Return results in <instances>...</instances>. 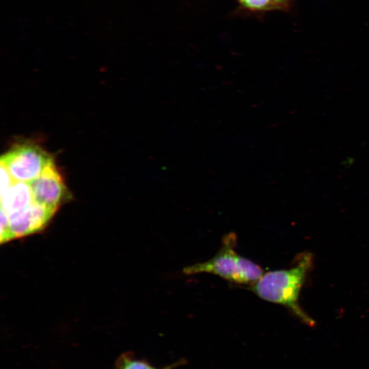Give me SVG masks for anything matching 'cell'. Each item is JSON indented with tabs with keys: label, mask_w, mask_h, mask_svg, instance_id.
Listing matches in <instances>:
<instances>
[{
	"label": "cell",
	"mask_w": 369,
	"mask_h": 369,
	"mask_svg": "<svg viewBox=\"0 0 369 369\" xmlns=\"http://www.w3.org/2000/svg\"><path fill=\"white\" fill-rule=\"evenodd\" d=\"M313 264L310 252L300 254L295 265L286 269L269 271L251 286V290L260 299L287 308L301 322L314 326V320L300 307L301 288Z\"/></svg>",
	"instance_id": "cell-1"
},
{
	"label": "cell",
	"mask_w": 369,
	"mask_h": 369,
	"mask_svg": "<svg viewBox=\"0 0 369 369\" xmlns=\"http://www.w3.org/2000/svg\"><path fill=\"white\" fill-rule=\"evenodd\" d=\"M14 181L6 168L1 165V193L7 190Z\"/></svg>",
	"instance_id": "cell-10"
},
{
	"label": "cell",
	"mask_w": 369,
	"mask_h": 369,
	"mask_svg": "<svg viewBox=\"0 0 369 369\" xmlns=\"http://www.w3.org/2000/svg\"><path fill=\"white\" fill-rule=\"evenodd\" d=\"M43 148L33 143L16 145L1 158L14 181L29 183L37 178L53 160Z\"/></svg>",
	"instance_id": "cell-3"
},
{
	"label": "cell",
	"mask_w": 369,
	"mask_h": 369,
	"mask_svg": "<svg viewBox=\"0 0 369 369\" xmlns=\"http://www.w3.org/2000/svg\"><path fill=\"white\" fill-rule=\"evenodd\" d=\"M184 363V360H178L164 367L158 368L145 359L137 357L131 352H124L115 359L114 369H176Z\"/></svg>",
	"instance_id": "cell-7"
},
{
	"label": "cell",
	"mask_w": 369,
	"mask_h": 369,
	"mask_svg": "<svg viewBox=\"0 0 369 369\" xmlns=\"http://www.w3.org/2000/svg\"><path fill=\"white\" fill-rule=\"evenodd\" d=\"M276 10L290 11L295 0H273Z\"/></svg>",
	"instance_id": "cell-11"
},
{
	"label": "cell",
	"mask_w": 369,
	"mask_h": 369,
	"mask_svg": "<svg viewBox=\"0 0 369 369\" xmlns=\"http://www.w3.org/2000/svg\"><path fill=\"white\" fill-rule=\"evenodd\" d=\"M12 237L10 232V217L8 213L1 208V243L11 241Z\"/></svg>",
	"instance_id": "cell-9"
},
{
	"label": "cell",
	"mask_w": 369,
	"mask_h": 369,
	"mask_svg": "<svg viewBox=\"0 0 369 369\" xmlns=\"http://www.w3.org/2000/svg\"><path fill=\"white\" fill-rule=\"evenodd\" d=\"M236 235L226 234L216 254L210 259L185 266V275L210 273L231 283L252 286L263 275L262 268L236 251Z\"/></svg>",
	"instance_id": "cell-2"
},
{
	"label": "cell",
	"mask_w": 369,
	"mask_h": 369,
	"mask_svg": "<svg viewBox=\"0 0 369 369\" xmlns=\"http://www.w3.org/2000/svg\"><path fill=\"white\" fill-rule=\"evenodd\" d=\"M29 185L33 202L54 212L66 196V188L53 159Z\"/></svg>",
	"instance_id": "cell-4"
},
{
	"label": "cell",
	"mask_w": 369,
	"mask_h": 369,
	"mask_svg": "<svg viewBox=\"0 0 369 369\" xmlns=\"http://www.w3.org/2000/svg\"><path fill=\"white\" fill-rule=\"evenodd\" d=\"M55 212L34 202L25 210L9 215L12 239L42 230Z\"/></svg>",
	"instance_id": "cell-5"
},
{
	"label": "cell",
	"mask_w": 369,
	"mask_h": 369,
	"mask_svg": "<svg viewBox=\"0 0 369 369\" xmlns=\"http://www.w3.org/2000/svg\"><path fill=\"white\" fill-rule=\"evenodd\" d=\"M33 202L29 183L14 181L10 187L1 193V208L8 215L27 208Z\"/></svg>",
	"instance_id": "cell-6"
},
{
	"label": "cell",
	"mask_w": 369,
	"mask_h": 369,
	"mask_svg": "<svg viewBox=\"0 0 369 369\" xmlns=\"http://www.w3.org/2000/svg\"><path fill=\"white\" fill-rule=\"evenodd\" d=\"M241 12L260 16L276 10L273 0H236Z\"/></svg>",
	"instance_id": "cell-8"
}]
</instances>
